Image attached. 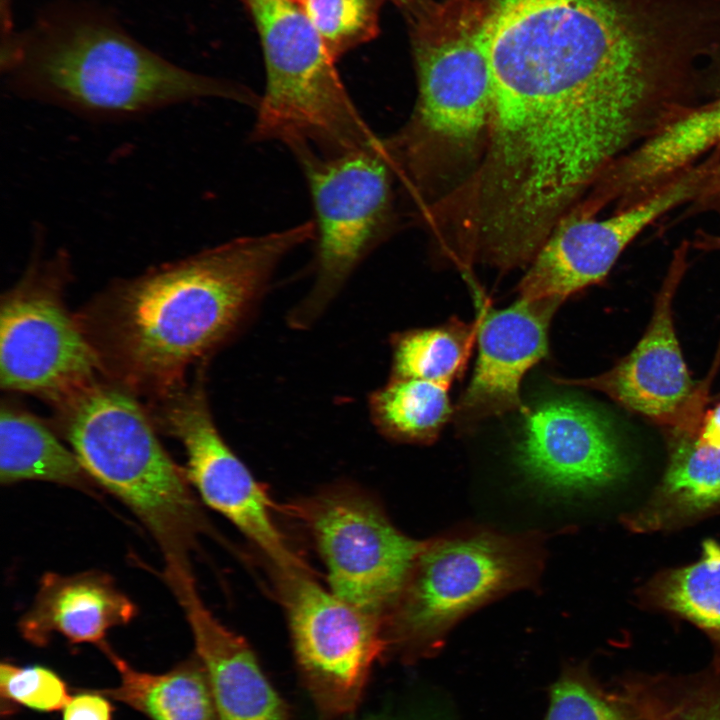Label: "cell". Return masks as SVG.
Segmentation results:
<instances>
[{"label":"cell","instance_id":"1","mask_svg":"<svg viewBox=\"0 0 720 720\" xmlns=\"http://www.w3.org/2000/svg\"><path fill=\"white\" fill-rule=\"evenodd\" d=\"M482 173L567 196L702 98L704 56L681 0H495Z\"/></svg>","mask_w":720,"mask_h":720},{"label":"cell","instance_id":"2","mask_svg":"<svg viewBox=\"0 0 720 720\" xmlns=\"http://www.w3.org/2000/svg\"><path fill=\"white\" fill-rule=\"evenodd\" d=\"M314 238L310 220L153 267L121 281L80 325L103 371L130 391L162 399L239 332L280 261Z\"/></svg>","mask_w":720,"mask_h":720},{"label":"cell","instance_id":"3","mask_svg":"<svg viewBox=\"0 0 720 720\" xmlns=\"http://www.w3.org/2000/svg\"><path fill=\"white\" fill-rule=\"evenodd\" d=\"M8 88L26 99L95 119H121L202 98L256 108L238 83L187 70L136 39L108 9L58 0L1 45Z\"/></svg>","mask_w":720,"mask_h":720},{"label":"cell","instance_id":"4","mask_svg":"<svg viewBox=\"0 0 720 720\" xmlns=\"http://www.w3.org/2000/svg\"><path fill=\"white\" fill-rule=\"evenodd\" d=\"M488 11L480 0L431 2L412 26L417 98L407 123L383 145L417 214L459 187L484 153L492 104Z\"/></svg>","mask_w":720,"mask_h":720},{"label":"cell","instance_id":"5","mask_svg":"<svg viewBox=\"0 0 720 720\" xmlns=\"http://www.w3.org/2000/svg\"><path fill=\"white\" fill-rule=\"evenodd\" d=\"M58 408L86 472L156 541L168 586L194 580L190 553L206 521L185 471L167 454L141 406L120 387L96 381Z\"/></svg>","mask_w":720,"mask_h":720},{"label":"cell","instance_id":"6","mask_svg":"<svg viewBox=\"0 0 720 720\" xmlns=\"http://www.w3.org/2000/svg\"><path fill=\"white\" fill-rule=\"evenodd\" d=\"M535 535L473 530L426 540L382 620L386 654L412 663L433 656L463 617L536 582Z\"/></svg>","mask_w":720,"mask_h":720},{"label":"cell","instance_id":"7","mask_svg":"<svg viewBox=\"0 0 720 720\" xmlns=\"http://www.w3.org/2000/svg\"><path fill=\"white\" fill-rule=\"evenodd\" d=\"M243 1L259 35L266 70L251 140L305 144L324 155L369 144L375 133L297 0Z\"/></svg>","mask_w":720,"mask_h":720},{"label":"cell","instance_id":"8","mask_svg":"<svg viewBox=\"0 0 720 720\" xmlns=\"http://www.w3.org/2000/svg\"><path fill=\"white\" fill-rule=\"evenodd\" d=\"M290 150L303 170L315 213V281L289 317L293 327L306 328L394 232L396 176L383 139L374 147L332 157L306 145Z\"/></svg>","mask_w":720,"mask_h":720},{"label":"cell","instance_id":"9","mask_svg":"<svg viewBox=\"0 0 720 720\" xmlns=\"http://www.w3.org/2000/svg\"><path fill=\"white\" fill-rule=\"evenodd\" d=\"M323 562L330 590L381 622L424 541L393 525L364 489L337 483L282 507Z\"/></svg>","mask_w":720,"mask_h":720},{"label":"cell","instance_id":"10","mask_svg":"<svg viewBox=\"0 0 720 720\" xmlns=\"http://www.w3.org/2000/svg\"><path fill=\"white\" fill-rule=\"evenodd\" d=\"M67 255L34 261L1 301L0 384L58 407L98 381L103 371L79 320L66 310L61 287Z\"/></svg>","mask_w":720,"mask_h":720},{"label":"cell","instance_id":"11","mask_svg":"<svg viewBox=\"0 0 720 720\" xmlns=\"http://www.w3.org/2000/svg\"><path fill=\"white\" fill-rule=\"evenodd\" d=\"M270 575L314 703L327 717L353 712L386 654L381 622L322 587L311 570Z\"/></svg>","mask_w":720,"mask_h":720},{"label":"cell","instance_id":"12","mask_svg":"<svg viewBox=\"0 0 720 720\" xmlns=\"http://www.w3.org/2000/svg\"><path fill=\"white\" fill-rule=\"evenodd\" d=\"M202 376L157 400L159 422L185 448L189 483L255 546L270 573L311 570L278 526L274 511L279 506L220 435Z\"/></svg>","mask_w":720,"mask_h":720},{"label":"cell","instance_id":"13","mask_svg":"<svg viewBox=\"0 0 720 720\" xmlns=\"http://www.w3.org/2000/svg\"><path fill=\"white\" fill-rule=\"evenodd\" d=\"M711 168V160L705 157L650 196L608 217L569 210L528 265L517 287L520 298L561 304L601 282L642 231L701 194Z\"/></svg>","mask_w":720,"mask_h":720},{"label":"cell","instance_id":"14","mask_svg":"<svg viewBox=\"0 0 720 720\" xmlns=\"http://www.w3.org/2000/svg\"><path fill=\"white\" fill-rule=\"evenodd\" d=\"M688 246L683 242L674 252L651 321L635 348L600 375L557 382L600 391L668 428L703 418L711 376L699 384L692 380L673 320V301L687 269Z\"/></svg>","mask_w":720,"mask_h":720},{"label":"cell","instance_id":"15","mask_svg":"<svg viewBox=\"0 0 720 720\" xmlns=\"http://www.w3.org/2000/svg\"><path fill=\"white\" fill-rule=\"evenodd\" d=\"M516 448L521 468L544 488L585 493L620 479L625 457L605 419L589 405L554 399L526 410Z\"/></svg>","mask_w":720,"mask_h":720},{"label":"cell","instance_id":"16","mask_svg":"<svg viewBox=\"0 0 720 720\" xmlns=\"http://www.w3.org/2000/svg\"><path fill=\"white\" fill-rule=\"evenodd\" d=\"M476 320L478 356L471 380L455 410L471 424L508 412H526L521 383L548 351V328L560 306L549 300L520 298L505 309L480 303Z\"/></svg>","mask_w":720,"mask_h":720},{"label":"cell","instance_id":"17","mask_svg":"<svg viewBox=\"0 0 720 720\" xmlns=\"http://www.w3.org/2000/svg\"><path fill=\"white\" fill-rule=\"evenodd\" d=\"M191 628L219 720H287L281 697L264 675L248 643L220 623L197 588L176 598Z\"/></svg>","mask_w":720,"mask_h":720},{"label":"cell","instance_id":"18","mask_svg":"<svg viewBox=\"0 0 720 720\" xmlns=\"http://www.w3.org/2000/svg\"><path fill=\"white\" fill-rule=\"evenodd\" d=\"M720 145V94L703 102L615 161L596 193L616 210L653 194Z\"/></svg>","mask_w":720,"mask_h":720},{"label":"cell","instance_id":"19","mask_svg":"<svg viewBox=\"0 0 720 720\" xmlns=\"http://www.w3.org/2000/svg\"><path fill=\"white\" fill-rule=\"evenodd\" d=\"M135 615L134 603L105 573L49 572L41 578L32 605L18 627L22 637L38 647L48 645L55 634L72 644L101 647L111 628L128 624Z\"/></svg>","mask_w":720,"mask_h":720},{"label":"cell","instance_id":"20","mask_svg":"<svg viewBox=\"0 0 720 720\" xmlns=\"http://www.w3.org/2000/svg\"><path fill=\"white\" fill-rule=\"evenodd\" d=\"M701 422L668 428L663 477L642 506L623 516L626 528L636 533L670 530L720 509V448L699 441Z\"/></svg>","mask_w":720,"mask_h":720},{"label":"cell","instance_id":"21","mask_svg":"<svg viewBox=\"0 0 720 720\" xmlns=\"http://www.w3.org/2000/svg\"><path fill=\"white\" fill-rule=\"evenodd\" d=\"M116 668L120 681L97 689L150 720H219L205 669L197 656L164 673L140 671L108 644L100 647Z\"/></svg>","mask_w":720,"mask_h":720},{"label":"cell","instance_id":"22","mask_svg":"<svg viewBox=\"0 0 720 720\" xmlns=\"http://www.w3.org/2000/svg\"><path fill=\"white\" fill-rule=\"evenodd\" d=\"M46 481L95 493L97 485L74 451L40 419L10 404L0 413V481Z\"/></svg>","mask_w":720,"mask_h":720},{"label":"cell","instance_id":"23","mask_svg":"<svg viewBox=\"0 0 720 720\" xmlns=\"http://www.w3.org/2000/svg\"><path fill=\"white\" fill-rule=\"evenodd\" d=\"M649 608L681 617L699 628L712 643V667L720 671V544H702L701 557L686 566L657 573L639 592Z\"/></svg>","mask_w":720,"mask_h":720},{"label":"cell","instance_id":"24","mask_svg":"<svg viewBox=\"0 0 720 720\" xmlns=\"http://www.w3.org/2000/svg\"><path fill=\"white\" fill-rule=\"evenodd\" d=\"M368 404L383 436L411 444L435 441L454 412L449 387L413 378H390L370 395Z\"/></svg>","mask_w":720,"mask_h":720},{"label":"cell","instance_id":"25","mask_svg":"<svg viewBox=\"0 0 720 720\" xmlns=\"http://www.w3.org/2000/svg\"><path fill=\"white\" fill-rule=\"evenodd\" d=\"M477 342V324L457 317L392 337L391 377L431 381L446 387L459 379Z\"/></svg>","mask_w":720,"mask_h":720},{"label":"cell","instance_id":"26","mask_svg":"<svg viewBox=\"0 0 720 720\" xmlns=\"http://www.w3.org/2000/svg\"><path fill=\"white\" fill-rule=\"evenodd\" d=\"M624 685L646 720H720V671L672 676L639 674Z\"/></svg>","mask_w":720,"mask_h":720},{"label":"cell","instance_id":"27","mask_svg":"<svg viewBox=\"0 0 720 720\" xmlns=\"http://www.w3.org/2000/svg\"><path fill=\"white\" fill-rule=\"evenodd\" d=\"M545 720H646L620 680L602 684L585 663L564 666L550 687Z\"/></svg>","mask_w":720,"mask_h":720},{"label":"cell","instance_id":"28","mask_svg":"<svg viewBox=\"0 0 720 720\" xmlns=\"http://www.w3.org/2000/svg\"><path fill=\"white\" fill-rule=\"evenodd\" d=\"M329 54L337 60L376 37L383 0H297Z\"/></svg>","mask_w":720,"mask_h":720},{"label":"cell","instance_id":"29","mask_svg":"<svg viewBox=\"0 0 720 720\" xmlns=\"http://www.w3.org/2000/svg\"><path fill=\"white\" fill-rule=\"evenodd\" d=\"M0 695L1 712L7 715L20 707L55 712L63 709L71 698L66 682L52 669L10 662L0 666Z\"/></svg>","mask_w":720,"mask_h":720},{"label":"cell","instance_id":"30","mask_svg":"<svg viewBox=\"0 0 720 720\" xmlns=\"http://www.w3.org/2000/svg\"><path fill=\"white\" fill-rule=\"evenodd\" d=\"M110 698L97 689H81L63 708L62 720H113Z\"/></svg>","mask_w":720,"mask_h":720},{"label":"cell","instance_id":"31","mask_svg":"<svg viewBox=\"0 0 720 720\" xmlns=\"http://www.w3.org/2000/svg\"><path fill=\"white\" fill-rule=\"evenodd\" d=\"M710 154L713 158V167L708 181L701 194L691 203L693 213L699 211H714L720 216V145Z\"/></svg>","mask_w":720,"mask_h":720},{"label":"cell","instance_id":"32","mask_svg":"<svg viewBox=\"0 0 720 720\" xmlns=\"http://www.w3.org/2000/svg\"><path fill=\"white\" fill-rule=\"evenodd\" d=\"M698 439L706 445L720 448V402L704 415Z\"/></svg>","mask_w":720,"mask_h":720},{"label":"cell","instance_id":"33","mask_svg":"<svg viewBox=\"0 0 720 720\" xmlns=\"http://www.w3.org/2000/svg\"><path fill=\"white\" fill-rule=\"evenodd\" d=\"M394 3L397 7L406 12L411 20L414 22L421 13L425 10L430 1L428 0H389Z\"/></svg>","mask_w":720,"mask_h":720},{"label":"cell","instance_id":"34","mask_svg":"<svg viewBox=\"0 0 720 720\" xmlns=\"http://www.w3.org/2000/svg\"><path fill=\"white\" fill-rule=\"evenodd\" d=\"M693 246L701 250H720V234L698 231L695 234Z\"/></svg>","mask_w":720,"mask_h":720},{"label":"cell","instance_id":"35","mask_svg":"<svg viewBox=\"0 0 720 720\" xmlns=\"http://www.w3.org/2000/svg\"><path fill=\"white\" fill-rule=\"evenodd\" d=\"M425 720H426V719H425ZM427 720H434V719H432V718H429V719H427ZM436 720H441V719H436Z\"/></svg>","mask_w":720,"mask_h":720}]
</instances>
